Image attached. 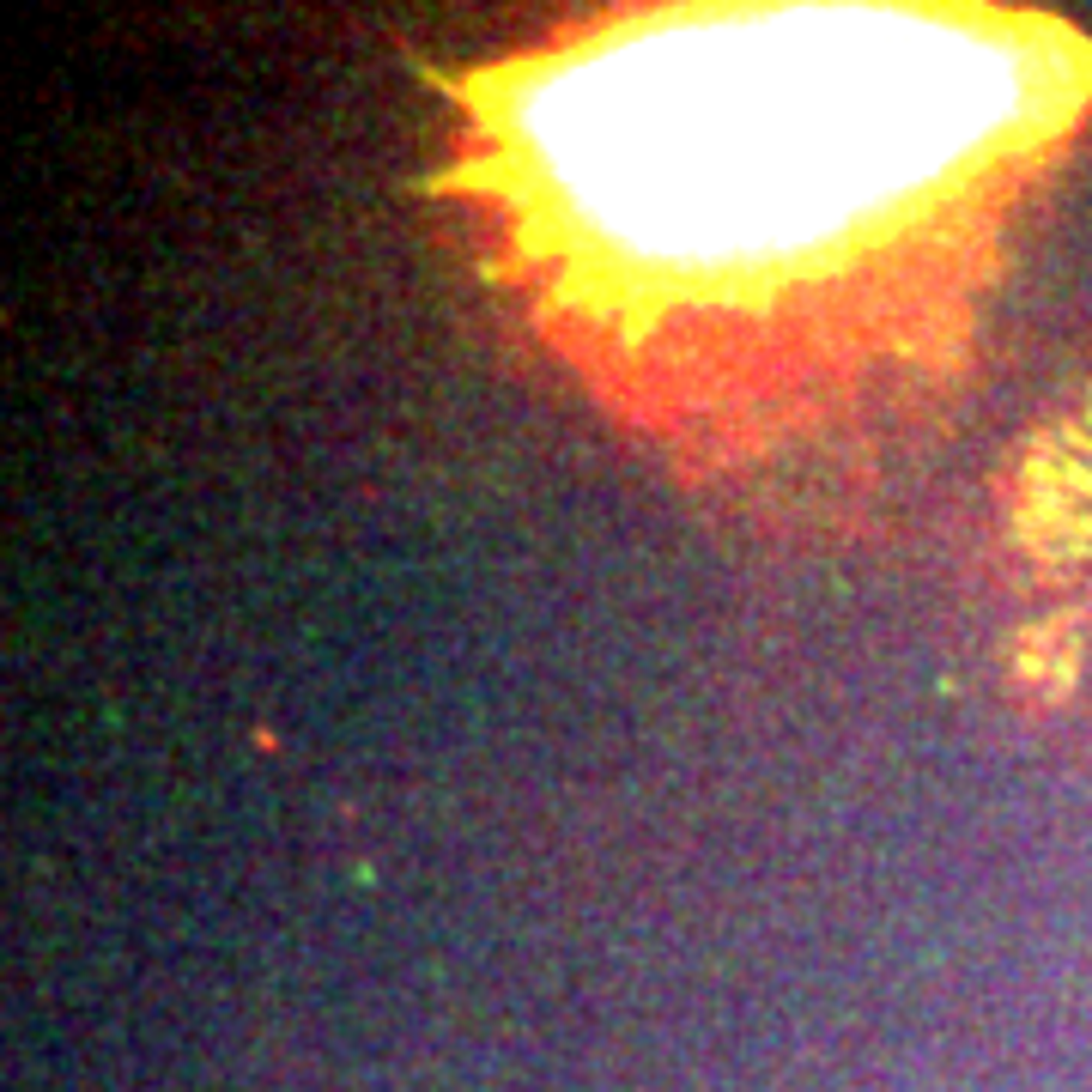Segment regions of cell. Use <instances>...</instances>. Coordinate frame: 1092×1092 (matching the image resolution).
Here are the masks:
<instances>
[{
	"label": "cell",
	"mask_w": 1092,
	"mask_h": 1092,
	"mask_svg": "<svg viewBox=\"0 0 1092 1092\" xmlns=\"http://www.w3.org/2000/svg\"><path fill=\"white\" fill-rule=\"evenodd\" d=\"M989 12H643L468 79L450 189L535 322L668 437H753L940 358L989 201L1062 110Z\"/></svg>",
	"instance_id": "6da1fadb"
}]
</instances>
